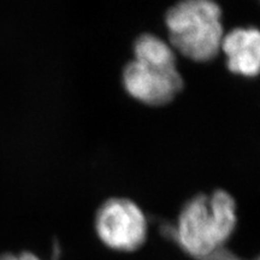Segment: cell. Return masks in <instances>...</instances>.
<instances>
[{
	"instance_id": "obj_1",
	"label": "cell",
	"mask_w": 260,
	"mask_h": 260,
	"mask_svg": "<svg viewBox=\"0 0 260 260\" xmlns=\"http://www.w3.org/2000/svg\"><path fill=\"white\" fill-rule=\"evenodd\" d=\"M237 225L236 201L225 190L191 198L178 214L176 236L195 259H209L233 236Z\"/></svg>"
},
{
	"instance_id": "obj_2",
	"label": "cell",
	"mask_w": 260,
	"mask_h": 260,
	"mask_svg": "<svg viewBox=\"0 0 260 260\" xmlns=\"http://www.w3.org/2000/svg\"><path fill=\"white\" fill-rule=\"evenodd\" d=\"M165 24L176 53L199 63L218 56L225 32L214 0H181L167 12Z\"/></svg>"
},
{
	"instance_id": "obj_3",
	"label": "cell",
	"mask_w": 260,
	"mask_h": 260,
	"mask_svg": "<svg viewBox=\"0 0 260 260\" xmlns=\"http://www.w3.org/2000/svg\"><path fill=\"white\" fill-rule=\"evenodd\" d=\"M99 240L117 252H135L145 245L148 226L144 211L126 198H111L100 205L95 214Z\"/></svg>"
},
{
	"instance_id": "obj_4",
	"label": "cell",
	"mask_w": 260,
	"mask_h": 260,
	"mask_svg": "<svg viewBox=\"0 0 260 260\" xmlns=\"http://www.w3.org/2000/svg\"><path fill=\"white\" fill-rule=\"evenodd\" d=\"M123 86L138 102L149 106L170 103L183 88L177 67H160L132 60L123 71Z\"/></svg>"
},
{
	"instance_id": "obj_5",
	"label": "cell",
	"mask_w": 260,
	"mask_h": 260,
	"mask_svg": "<svg viewBox=\"0 0 260 260\" xmlns=\"http://www.w3.org/2000/svg\"><path fill=\"white\" fill-rule=\"evenodd\" d=\"M220 51L233 74L255 77L260 67V34L254 27L235 28L224 34Z\"/></svg>"
},
{
	"instance_id": "obj_6",
	"label": "cell",
	"mask_w": 260,
	"mask_h": 260,
	"mask_svg": "<svg viewBox=\"0 0 260 260\" xmlns=\"http://www.w3.org/2000/svg\"><path fill=\"white\" fill-rule=\"evenodd\" d=\"M134 59L160 67H177L176 52L169 41L153 34H142L136 39Z\"/></svg>"
},
{
	"instance_id": "obj_7",
	"label": "cell",
	"mask_w": 260,
	"mask_h": 260,
	"mask_svg": "<svg viewBox=\"0 0 260 260\" xmlns=\"http://www.w3.org/2000/svg\"><path fill=\"white\" fill-rule=\"evenodd\" d=\"M18 260H41L37 254L31 252H22L21 254L17 255Z\"/></svg>"
},
{
	"instance_id": "obj_8",
	"label": "cell",
	"mask_w": 260,
	"mask_h": 260,
	"mask_svg": "<svg viewBox=\"0 0 260 260\" xmlns=\"http://www.w3.org/2000/svg\"><path fill=\"white\" fill-rule=\"evenodd\" d=\"M0 260H18L17 255L11 254V253H4L0 255Z\"/></svg>"
}]
</instances>
